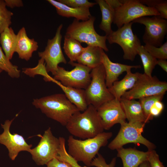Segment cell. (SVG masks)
I'll return each mask as SVG.
<instances>
[{
  "label": "cell",
  "mask_w": 167,
  "mask_h": 167,
  "mask_svg": "<svg viewBox=\"0 0 167 167\" xmlns=\"http://www.w3.org/2000/svg\"><path fill=\"white\" fill-rule=\"evenodd\" d=\"M32 104L48 117L64 126L72 116L79 111L63 94H55L34 99Z\"/></svg>",
  "instance_id": "obj_1"
},
{
  "label": "cell",
  "mask_w": 167,
  "mask_h": 167,
  "mask_svg": "<svg viewBox=\"0 0 167 167\" xmlns=\"http://www.w3.org/2000/svg\"><path fill=\"white\" fill-rule=\"evenodd\" d=\"M105 72V83L107 87H111L113 83L118 80V77L124 72H126L132 68H140L139 65H128L111 61L104 52L102 62Z\"/></svg>",
  "instance_id": "obj_16"
},
{
  "label": "cell",
  "mask_w": 167,
  "mask_h": 167,
  "mask_svg": "<svg viewBox=\"0 0 167 167\" xmlns=\"http://www.w3.org/2000/svg\"><path fill=\"white\" fill-rule=\"evenodd\" d=\"M126 119L129 122L148 123L144 115L140 102L135 100L121 98L120 100Z\"/></svg>",
  "instance_id": "obj_19"
},
{
  "label": "cell",
  "mask_w": 167,
  "mask_h": 167,
  "mask_svg": "<svg viewBox=\"0 0 167 167\" xmlns=\"http://www.w3.org/2000/svg\"><path fill=\"white\" fill-rule=\"evenodd\" d=\"M60 144L58 152V155L56 158L58 160L66 162L70 164L72 167H90L87 166H81L78 162L69 155L65 148V139L63 137L59 138Z\"/></svg>",
  "instance_id": "obj_31"
},
{
  "label": "cell",
  "mask_w": 167,
  "mask_h": 167,
  "mask_svg": "<svg viewBox=\"0 0 167 167\" xmlns=\"http://www.w3.org/2000/svg\"><path fill=\"white\" fill-rule=\"evenodd\" d=\"M55 83L60 87L66 98L80 111L83 112L87 109L88 105L86 100L84 89L65 86L57 80Z\"/></svg>",
  "instance_id": "obj_23"
},
{
  "label": "cell",
  "mask_w": 167,
  "mask_h": 167,
  "mask_svg": "<svg viewBox=\"0 0 167 167\" xmlns=\"http://www.w3.org/2000/svg\"><path fill=\"white\" fill-rule=\"evenodd\" d=\"M132 22L123 25L116 31H113L107 36L110 44L116 43L122 49L123 59L133 61L137 54L138 50L141 45L140 41L133 32Z\"/></svg>",
  "instance_id": "obj_9"
},
{
  "label": "cell",
  "mask_w": 167,
  "mask_h": 167,
  "mask_svg": "<svg viewBox=\"0 0 167 167\" xmlns=\"http://www.w3.org/2000/svg\"><path fill=\"white\" fill-rule=\"evenodd\" d=\"M164 95H157L139 99V101L141 105L145 116L148 121H149L153 118L150 113V110L151 106L156 101H161L163 98Z\"/></svg>",
  "instance_id": "obj_30"
},
{
  "label": "cell",
  "mask_w": 167,
  "mask_h": 167,
  "mask_svg": "<svg viewBox=\"0 0 167 167\" xmlns=\"http://www.w3.org/2000/svg\"><path fill=\"white\" fill-rule=\"evenodd\" d=\"M69 63L75 68L67 71L58 66L53 78L64 86L85 89L90 83L92 69L78 63Z\"/></svg>",
  "instance_id": "obj_10"
},
{
  "label": "cell",
  "mask_w": 167,
  "mask_h": 167,
  "mask_svg": "<svg viewBox=\"0 0 167 167\" xmlns=\"http://www.w3.org/2000/svg\"><path fill=\"white\" fill-rule=\"evenodd\" d=\"M133 23H138L145 26L143 41L147 44L159 47L163 44L167 32V20L159 15L141 17L135 19Z\"/></svg>",
  "instance_id": "obj_12"
},
{
  "label": "cell",
  "mask_w": 167,
  "mask_h": 167,
  "mask_svg": "<svg viewBox=\"0 0 167 167\" xmlns=\"http://www.w3.org/2000/svg\"><path fill=\"white\" fill-rule=\"evenodd\" d=\"M126 72L122 79L115 81L111 87L108 88L114 98L119 100L125 92L133 87L140 74L138 72L133 73L131 70Z\"/></svg>",
  "instance_id": "obj_20"
},
{
  "label": "cell",
  "mask_w": 167,
  "mask_h": 167,
  "mask_svg": "<svg viewBox=\"0 0 167 167\" xmlns=\"http://www.w3.org/2000/svg\"><path fill=\"white\" fill-rule=\"evenodd\" d=\"M96 3L99 5L101 14V20L99 27L104 31L106 36L109 35L113 31L111 24L113 22L114 10L104 0H96Z\"/></svg>",
  "instance_id": "obj_24"
},
{
  "label": "cell",
  "mask_w": 167,
  "mask_h": 167,
  "mask_svg": "<svg viewBox=\"0 0 167 167\" xmlns=\"http://www.w3.org/2000/svg\"><path fill=\"white\" fill-rule=\"evenodd\" d=\"M106 2L114 10L121 6L122 3L121 0H105Z\"/></svg>",
  "instance_id": "obj_41"
},
{
  "label": "cell",
  "mask_w": 167,
  "mask_h": 167,
  "mask_svg": "<svg viewBox=\"0 0 167 167\" xmlns=\"http://www.w3.org/2000/svg\"><path fill=\"white\" fill-rule=\"evenodd\" d=\"M4 1L6 6L11 8L23 6V2L21 0H5Z\"/></svg>",
  "instance_id": "obj_40"
},
{
  "label": "cell",
  "mask_w": 167,
  "mask_h": 167,
  "mask_svg": "<svg viewBox=\"0 0 167 167\" xmlns=\"http://www.w3.org/2000/svg\"><path fill=\"white\" fill-rule=\"evenodd\" d=\"M148 151L149 155L148 161L150 167H165L160 160L159 155L154 150Z\"/></svg>",
  "instance_id": "obj_36"
},
{
  "label": "cell",
  "mask_w": 167,
  "mask_h": 167,
  "mask_svg": "<svg viewBox=\"0 0 167 167\" xmlns=\"http://www.w3.org/2000/svg\"><path fill=\"white\" fill-rule=\"evenodd\" d=\"M104 52L99 47L88 45L84 48V51L77 61L78 63L92 69L102 64V56Z\"/></svg>",
  "instance_id": "obj_22"
},
{
  "label": "cell",
  "mask_w": 167,
  "mask_h": 167,
  "mask_svg": "<svg viewBox=\"0 0 167 167\" xmlns=\"http://www.w3.org/2000/svg\"><path fill=\"white\" fill-rule=\"evenodd\" d=\"M104 130H109L115 124L126 122V118L120 100L114 98L97 109Z\"/></svg>",
  "instance_id": "obj_15"
},
{
  "label": "cell",
  "mask_w": 167,
  "mask_h": 167,
  "mask_svg": "<svg viewBox=\"0 0 167 167\" xmlns=\"http://www.w3.org/2000/svg\"><path fill=\"white\" fill-rule=\"evenodd\" d=\"M62 26V24H61L57 28L54 36L48 40L45 50L38 52L39 56L45 61L47 72H51L53 75L59 64L67 63L61 47L62 38L61 31Z\"/></svg>",
  "instance_id": "obj_13"
},
{
  "label": "cell",
  "mask_w": 167,
  "mask_h": 167,
  "mask_svg": "<svg viewBox=\"0 0 167 167\" xmlns=\"http://www.w3.org/2000/svg\"><path fill=\"white\" fill-rule=\"evenodd\" d=\"M13 13L8 10L4 0H0V34L11 24Z\"/></svg>",
  "instance_id": "obj_32"
},
{
  "label": "cell",
  "mask_w": 167,
  "mask_h": 167,
  "mask_svg": "<svg viewBox=\"0 0 167 167\" xmlns=\"http://www.w3.org/2000/svg\"><path fill=\"white\" fill-rule=\"evenodd\" d=\"M144 46L145 49L153 57L158 59H167V42L159 47L146 44Z\"/></svg>",
  "instance_id": "obj_33"
},
{
  "label": "cell",
  "mask_w": 167,
  "mask_h": 167,
  "mask_svg": "<svg viewBox=\"0 0 167 167\" xmlns=\"http://www.w3.org/2000/svg\"><path fill=\"white\" fill-rule=\"evenodd\" d=\"M38 47V43L34 39L28 37L25 28L23 27L20 29L17 34L15 49V52L18 54L19 58L28 61Z\"/></svg>",
  "instance_id": "obj_17"
},
{
  "label": "cell",
  "mask_w": 167,
  "mask_h": 167,
  "mask_svg": "<svg viewBox=\"0 0 167 167\" xmlns=\"http://www.w3.org/2000/svg\"><path fill=\"white\" fill-rule=\"evenodd\" d=\"M15 119L7 120L3 124H1L3 132L0 134V143L5 146L8 151L10 159L14 161L19 153L22 151L29 152L32 146L28 144L23 137L17 133H11L10 127Z\"/></svg>",
  "instance_id": "obj_14"
},
{
  "label": "cell",
  "mask_w": 167,
  "mask_h": 167,
  "mask_svg": "<svg viewBox=\"0 0 167 167\" xmlns=\"http://www.w3.org/2000/svg\"><path fill=\"white\" fill-rule=\"evenodd\" d=\"M0 69L7 73L12 78H19L20 75V70L18 67L13 65L4 54L0 46Z\"/></svg>",
  "instance_id": "obj_29"
},
{
  "label": "cell",
  "mask_w": 167,
  "mask_h": 167,
  "mask_svg": "<svg viewBox=\"0 0 167 167\" xmlns=\"http://www.w3.org/2000/svg\"><path fill=\"white\" fill-rule=\"evenodd\" d=\"M95 19L92 16L87 20L81 22L75 19L67 28L65 36L88 45L99 47L107 52V36H101L95 31L94 25Z\"/></svg>",
  "instance_id": "obj_4"
},
{
  "label": "cell",
  "mask_w": 167,
  "mask_h": 167,
  "mask_svg": "<svg viewBox=\"0 0 167 167\" xmlns=\"http://www.w3.org/2000/svg\"><path fill=\"white\" fill-rule=\"evenodd\" d=\"M58 1L74 8H88L93 7L96 3L90 2L88 0H59Z\"/></svg>",
  "instance_id": "obj_34"
},
{
  "label": "cell",
  "mask_w": 167,
  "mask_h": 167,
  "mask_svg": "<svg viewBox=\"0 0 167 167\" xmlns=\"http://www.w3.org/2000/svg\"><path fill=\"white\" fill-rule=\"evenodd\" d=\"M84 48L78 41L65 36L63 48L65 54L70 59L69 62L77 61L84 51Z\"/></svg>",
  "instance_id": "obj_26"
},
{
  "label": "cell",
  "mask_w": 167,
  "mask_h": 167,
  "mask_svg": "<svg viewBox=\"0 0 167 167\" xmlns=\"http://www.w3.org/2000/svg\"><path fill=\"white\" fill-rule=\"evenodd\" d=\"M138 167H150L148 161L142 163Z\"/></svg>",
  "instance_id": "obj_43"
},
{
  "label": "cell",
  "mask_w": 167,
  "mask_h": 167,
  "mask_svg": "<svg viewBox=\"0 0 167 167\" xmlns=\"http://www.w3.org/2000/svg\"><path fill=\"white\" fill-rule=\"evenodd\" d=\"M117 150V157L122 159L123 167H138L143 162L148 161V151L144 152L134 148L123 147Z\"/></svg>",
  "instance_id": "obj_18"
},
{
  "label": "cell",
  "mask_w": 167,
  "mask_h": 167,
  "mask_svg": "<svg viewBox=\"0 0 167 167\" xmlns=\"http://www.w3.org/2000/svg\"><path fill=\"white\" fill-rule=\"evenodd\" d=\"M22 72L30 77H33L36 75H41L44 77V79L46 82L54 83L56 81L49 75L46 68L45 61L41 58L38 60V64L36 67L23 68Z\"/></svg>",
  "instance_id": "obj_28"
},
{
  "label": "cell",
  "mask_w": 167,
  "mask_h": 167,
  "mask_svg": "<svg viewBox=\"0 0 167 167\" xmlns=\"http://www.w3.org/2000/svg\"><path fill=\"white\" fill-rule=\"evenodd\" d=\"M164 108L163 103L161 101H156L151 106L150 110L151 115L153 118L159 116Z\"/></svg>",
  "instance_id": "obj_38"
},
{
  "label": "cell",
  "mask_w": 167,
  "mask_h": 167,
  "mask_svg": "<svg viewBox=\"0 0 167 167\" xmlns=\"http://www.w3.org/2000/svg\"><path fill=\"white\" fill-rule=\"evenodd\" d=\"M157 65H159L165 72H167V61L166 60L158 59Z\"/></svg>",
  "instance_id": "obj_42"
},
{
  "label": "cell",
  "mask_w": 167,
  "mask_h": 167,
  "mask_svg": "<svg viewBox=\"0 0 167 167\" xmlns=\"http://www.w3.org/2000/svg\"><path fill=\"white\" fill-rule=\"evenodd\" d=\"M167 90V83L156 76L149 77L140 73L133 87L126 91L122 98L135 100L153 95L164 94Z\"/></svg>",
  "instance_id": "obj_8"
},
{
  "label": "cell",
  "mask_w": 167,
  "mask_h": 167,
  "mask_svg": "<svg viewBox=\"0 0 167 167\" xmlns=\"http://www.w3.org/2000/svg\"><path fill=\"white\" fill-rule=\"evenodd\" d=\"M112 135V132H103L94 137L83 140L75 139L70 135L67 139V152L77 162L82 161L90 167L100 148L107 144Z\"/></svg>",
  "instance_id": "obj_3"
},
{
  "label": "cell",
  "mask_w": 167,
  "mask_h": 167,
  "mask_svg": "<svg viewBox=\"0 0 167 167\" xmlns=\"http://www.w3.org/2000/svg\"><path fill=\"white\" fill-rule=\"evenodd\" d=\"M145 123L125 122L120 124L119 131L114 139L109 144L108 148L111 150H117L129 143L144 145L148 150H154L156 145L144 137L142 135Z\"/></svg>",
  "instance_id": "obj_6"
},
{
  "label": "cell",
  "mask_w": 167,
  "mask_h": 167,
  "mask_svg": "<svg viewBox=\"0 0 167 167\" xmlns=\"http://www.w3.org/2000/svg\"><path fill=\"white\" fill-rule=\"evenodd\" d=\"M65 126L72 135L84 139L94 137L104 130L97 109L90 105L83 112L74 113Z\"/></svg>",
  "instance_id": "obj_2"
},
{
  "label": "cell",
  "mask_w": 167,
  "mask_h": 167,
  "mask_svg": "<svg viewBox=\"0 0 167 167\" xmlns=\"http://www.w3.org/2000/svg\"><path fill=\"white\" fill-rule=\"evenodd\" d=\"M47 167H72L69 163L60 161L55 158L46 165Z\"/></svg>",
  "instance_id": "obj_39"
},
{
  "label": "cell",
  "mask_w": 167,
  "mask_h": 167,
  "mask_svg": "<svg viewBox=\"0 0 167 167\" xmlns=\"http://www.w3.org/2000/svg\"><path fill=\"white\" fill-rule=\"evenodd\" d=\"M47 1L55 7L58 15L66 17H74L77 20L86 21L91 16L88 8H74L54 0Z\"/></svg>",
  "instance_id": "obj_21"
},
{
  "label": "cell",
  "mask_w": 167,
  "mask_h": 167,
  "mask_svg": "<svg viewBox=\"0 0 167 167\" xmlns=\"http://www.w3.org/2000/svg\"><path fill=\"white\" fill-rule=\"evenodd\" d=\"M137 54L140 57L144 68V73L149 77L152 76V73L157 65V60L141 45L139 48Z\"/></svg>",
  "instance_id": "obj_27"
},
{
  "label": "cell",
  "mask_w": 167,
  "mask_h": 167,
  "mask_svg": "<svg viewBox=\"0 0 167 167\" xmlns=\"http://www.w3.org/2000/svg\"><path fill=\"white\" fill-rule=\"evenodd\" d=\"M17 41L16 35L11 27L6 28L0 35V43L7 58L12 59L15 49Z\"/></svg>",
  "instance_id": "obj_25"
},
{
  "label": "cell",
  "mask_w": 167,
  "mask_h": 167,
  "mask_svg": "<svg viewBox=\"0 0 167 167\" xmlns=\"http://www.w3.org/2000/svg\"><path fill=\"white\" fill-rule=\"evenodd\" d=\"M2 69H0V73L2 72Z\"/></svg>",
  "instance_id": "obj_44"
},
{
  "label": "cell",
  "mask_w": 167,
  "mask_h": 167,
  "mask_svg": "<svg viewBox=\"0 0 167 167\" xmlns=\"http://www.w3.org/2000/svg\"><path fill=\"white\" fill-rule=\"evenodd\" d=\"M122 5L114 10L113 23L119 28L137 18L149 16L160 15L154 7L143 5L139 0H121Z\"/></svg>",
  "instance_id": "obj_7"
},
{
  "label": "cell",
  "mask_w": 167,
  "mask_h": 167,
  "mask_svg": "<svg viewBox=\"0 0 167 167\" xmlns=\"http://www.w3.org/2000/svg\"><path fill=\"white\" fill-rule=\"evenodd\" d=\"M97 156L95 157L92 161L91 166L96 167H114L115 165L116 158H113L109 164H107L105 158L101 154L99 153Z\"/></svg>",
  "instance_id": "obj_35"
},
{
  "label": "cell",
  "mask_w": 167,
  "mask_h": 167,
  "mask_svg": "<svg viewBox=\"0 0 167 167\" xmlns=\"http://www.w3.org/2000/svg\"><path fill=\"white\" fill-rule=\"evenodd\" d=\"M38 144L29 152L33 160L38 165H46L58 155L60 142L59 138L53 134L51 128L45 130Z\"/></svg>",
  "instance_id": "obj_11"
},
{
  "label": "cell",
  "mask_w": 167,
  "mask_h": 167,
  "mask_svg": "<svg viewBox=\"0 0 167 167\" xmlns=\"http://www.w3.org/2000/svg\"><path fill=\"white\" fill-rule=\"evenodd\" d=\"M155 8L160 14L159 16L161 18L167 19V1L159 0L154 6Z\"/></svg>",
  "instance_id": "obj_37"
},
{
  "label": "cell",
  "mask_w": 167,
  "mask_h": 167,
  "mask_svg": "<svg viewBox=\"0 0 167 167\" xmlns=\"http://www.w3.org/2000/svg\"><path fill=\"white\" fill-rule=\"evenodd\" d=\"M91 81L84 89L87 103L96 109L104 103L114 98L105 83V72L102 64L92 69L90 72Z\"/></svg>",
  "instance_id": "obj_5"
}]
</instances>
